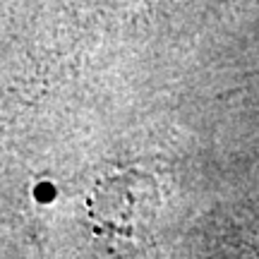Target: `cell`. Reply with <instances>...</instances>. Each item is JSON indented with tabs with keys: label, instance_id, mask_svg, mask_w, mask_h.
I'll return each mask as SVG.
<instances>
[{
	"label": "cell",
	"instance_id": "obj_1",
	"mask_svg": "<svg viewBox=\"0 0 259 259\" xmlns=\"http://www.w3.org/2000/svg\"><path fill=\"white\" fill-rule=\"evenodd\" d=\"M156 204L158 192L154 180L137 170L101 180L89 197V216L96 238L118 257L135 254L151 235Z\"/></svg>",
	"mask_w": 259,
	"mask_h": 259
}]
</instances>
